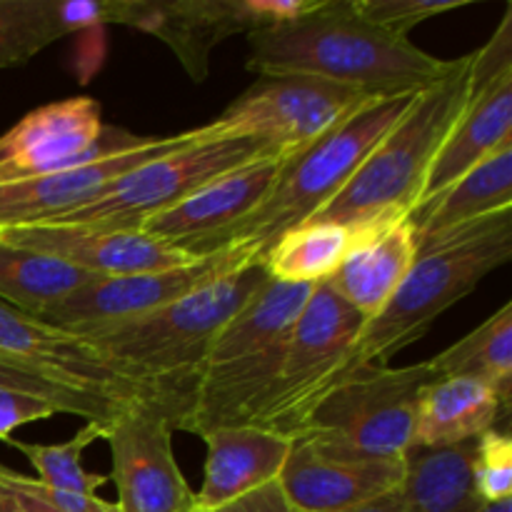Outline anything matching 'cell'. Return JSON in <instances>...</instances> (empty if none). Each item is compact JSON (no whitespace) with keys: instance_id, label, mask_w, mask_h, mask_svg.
Returning <instances> with one entry per match:
<instances>
[{"instance_id":"obj_1","label":"cell","mask_w":512,"mask_h":512,"mask_svg":"<svg viewBox=\"0 0 512 512\" xmlns=\"http://www.w3.org/2000/svg\"><path fill=\"white\" fill-rule=\"evenodd\" d=\"M248 70L260 78L308 75L348 85L363 95L420 93L453 70L350 10L348 0H323L313 13L248 33Z\"/></svg>"},{"instance_id":"obj_2","label":"cell","mask_w":512,"mask_h":512,"mask_svg":"<svg viewBox=\"0 0 512 512\" xmlns=\"http://www.w3.org/2000/svg\"><path fill=\"white\" fill-rule=\"evenodd\" d=\"M268 280L250 260L223 278L140 318L78 333L115 373L140 385L175 413V428L208 363L210 348L230 318Z\"/></svg>"},{"instance_id":"obj_3","label":"cell","mask_w":512,"mask_h":512,"mask_svg":"<svg viewBox=\"0 0 512 512\" xmlns=\"http://www.w3.org/2000/svg\"><path fill=\"white\" fill-rule=\"evenodd\" d=\"M510 258L512 210L488 215L418 243L413 268L408 270L388 305L375 318L365 320L348 363L343 365L335 383L353 370L385 365V360L418 343L445 310L473 293L485 275L498 270Z\"/></svg>"},{"instance_id":"obj_4","label":"cell","mask_w":512,"mask_h":512,"mask_svg":"<svg viewBox=\"0 0 512 512\" xmlns=\"http://www.w3.org/2000/svg\"><path fill=\"white\" fill-rule=\"evenodd\" d=\"M470 93V55L453 60V70L418 95L405 118L380 140L343 190L308 223L345 230L383 218L408 215L418 205L430 165L463 113Z\"/></svg>"},{"instance_id":"obj_5","label":"cell","mask_w":512,"mask_h":512,"mask_svg":"<svg viewBox=\"0 0 512 512\" xmlns=\"http://www.w3.org/2000/svg\"><path fill=\"white\" fill-rule=\"evenodd\" d=\"M420 93L365 98L320 138L295 150L293 160L265 203L228 235H223L218 250L228 245H248L255 250L258 260L263 258L265 250L280 235L308 223L348 185L375 145L413 108Z\"/></svg>"},{"instance_id":"obj_6","label":"cell","mask_w":512,"mask_h":512,"mask_svg":"<svg viewBox=\"0 0 512 512\" xmlns=\"http://www.w3.org/2000/svg\"><path fill=\"white\" fill-rule=\"evenodd\" d=\"M433 380L428 360L353 370L318 400L295 438L345 458H403L413 445L420 390Z\"/></svg>"},{"instance_id":"obj_7","label":"cell","mask_w":512,"mask_h":512,"mask_svg":"<svg viewBox=\"0 0 512 512\" xmlns=\"http://www.w3.org/2000/svg\"><path fill=\"white\" fill-rule=\"evenodd\" d=\"M278 150L283 148H275L260 138H220L205 123L183 148L138 165L95 200L60 215L53 225L140 230L155 215L180 205L195 190L213 183L220 175Z\"/></svg>"},{"instance_id":"obj_8","label":"cell","mask_w":512,"mask_h":512,"mask_svg":"<svg viewBox=\"0 0 512 512\" xmlns=\"http://www.w3.org/2000/svg\"><path fill=\"white\" fill-rule=\"evenodd\" d=\"M365 318L328 283L315 285L285 345L280 378L255 428L293 440L348 363Z\"/></svg>"},{"instance_id":"obj_9","label":"cell","mask_w":512,"mask_h":512,"mask_svg":"<svg viewBox=\"0 0 512 512\" xmlns=\"http://www.w3.org/2000/svg\"><path fill=\"white\" fill-rule=\"evenodd\" d=\"M148 143L118 125L103 123L100 103L90 95L35 108L0 135V185L43 178L93 160L128 153Z\"/></svg>"},{"instance_id":"obj_10","label":"cell","mask_w":512,"mask_h":512,"mask_svg":"<svg viewBox=\"0 0 512 512\" xmlns=\"http://www.w3.org/2000/svg\"><path fill=\"white\" fill-rule=\"evenodd\" d=\"M370 95L308 75L260 78L240 93L208 128L220 138H260L283 150H300L333 128Z\"/></svg>"},{"instance_id":"obj_11","label":"cell","mask_w":512,"mask_h":512,"mask_svg":"<svg viewBox=\"0 0 512 512\" xmlns=\"http://www.w3.org/2000/svg\"><path fill=\"white\" fill-rule=\"evenodd\" d=\"M175 413L158 400L123 405L105 425L118 512H190L195 493L173 453Z\"/></svg>"},{"instance_id":"obj_12","label":"cell","mask_w":512,"mask_h":512,"mask_svg":"<svg viewBox=\"0 0 512 512\" xmlns=\"http://www.w3.org/2000/svg\"><path fill=\"white\" fill-rule=\"evenodd\" d=\"M250 260H258L253 248L228 245V248L200 255L193 263L178 265V268L118 275V278H93L83 288L70 293L68 298L50 305L38 320L73 335L123 323V320L140 318L163 305L175 303L183 295L223 278L225 273L250 263Z\"/></svg>"},{"instance_id":"obj_13","label":"cell","mask_w":512,"mask_h":512,"mask_svg":"<svg viewBox=\"0 0 512 512\" xmlns=\"http://www.w3.org/2000/svg\"><path fill=\"white\" fill-rule=\"evenodd\" d=\"M293 155L295 150H278L230 170L195 190L180 205L155 215L140 230L190 255L215 253L223 235L265 203Z\"/></svg>"},{"instance_id":"obj_14","label":"cell","mask_w":512,"mask_h":512,"mask_svg":"<svg viewBox=\"0 0 512 512\" xmlns=\"http://www.w3.org/2000/svg\"><path fill=\"white\" fill-rule=\"evenodd\" d=\"M195 135H198V128L175 135H153L148 143L128 153L110 155V158L93 160V163L43 175V178L0 185V230L53 223L60 215L78 210L80 205L98 198L115 180L138 165L183 148Z\"/></svg>"},{"instance_id":"obj_15","label":"cell","mask_w":512,"mask_h":512,"mask_svg":"<svg viewBox=\"0 0 512 512\" xmlns=\"http://www.w3.org/2000/svg\"><path fill=\"white\" fill-rule=\"evenodd\" d=\"M0 240L18 248L55 255L95 278L155 273V270L178 268L200 258V255H190L175 245L163 243L143 230H105L48 223L0 230Z\"/></svg>"},{"instance_id":"obj_16","label":"cell","mask_w":512,"mask_h":512,"mask_svg":"<svg viewBox=\"0 0 512 512\" xmlns=\"http://www.w3.org/2000/svg\"><path fill=\"white\" fill-rule=\"evenodd\" d=\"M403 475V458H345L293 438L278 483L298 510L343 512L398 490Z\"/></svg>"},{"instance_id":"obj_17","label":"cell","mask_w":512,"mask_h":512,"mask_svg":"<svg viewBox=\"0 0 512 512\" xmlns=\"http://www.w3.org/2000/svg\"><path fill=\"white\" fill-rule=\"evenodd\" d=\"M0 355L23 360L73 388L88 390V393L103 395L118 403L158 400L148 390L108 368V363L83 338L40 323L10 308L3 300H0Z\"/></svg>"},{"instance_id":"obj_18","label":"cell","mask_w":512,"mask_h":512,"mask_svg":"<svg viewBox=\"0 0 512 512\" xmlns=\"http://www.w3.org/2000/svg\"><path fill=\"white\" fill-rule=\"evenodd\" d=\"M125 25L163 40L195 83L208 78L220 40L258 30L250 0H130Z\"/></svg>"},{"instance_id":"obj_19","label":"cell","mask_w":512,"mask_h":512,"mask_svg":"<svg viewBox=\"0 0 512 512\" xmlns=\"http://www.w3.org/2000/svg\"><path fill=\"white\" fill-rule=\"evenodd\" d=\"M418 258V240L408 215L375 220L350 230L343 263L328 285L365 320L388 305L398 285Z\"/></svg>"},{"instance_id":"obj_20","label":"cell","mask_w":512,"mask_h":512,"mask_svg":"<svg viewBox=\"0 0 512 512\" xmlns=\"http://www.w3.org/2000/svg\"><path fill=\"white\" fill-rule=\"evenodd\" d=\"M512 140V73L470 83L468 103L430 165L418 205L430 203L455 180ZM415 205V208H418Z\"/></svg>"},{"instance_id":"obj_21","label":"cell","mask_w":512,"mask_h":512,"mask_svg":"<svg viewBox=\"0 0 512 512\" xmlns=\"http://www.w3.org/2000/svg\"><path fill=\"white\" fill-rule=\"evenodd\" d=\"M203 485L195 508L213 512L280 478L293 440L255 425H228L205 435Z\"/></svg>"},{"instance_id":"obj_22","label":"cell","mask_w":512,"mask_h":512,"mask_svg":"<svg viewBox=\"0 0 512 512\" xmlns=\"http://www.w3.org/2000/svg\"><path fill=\"white\" fill-rule=\"evenodd\" d=\"M510 408L488 383L478 378H435L420 390L413 445H445L478 440L485 430L508 420Z\"/></svg>"},{"instance_id":"obj_23","label":"cell","mask_w":512,"mask_h":512,"mask_svg":"<svg viewBox=\"0 0 512 512\" xmlns=\"http://www.w3.org/2000/svg\"><path fill=\"white\" fill-rule=\"evenodd\" d=\"M503 210H512V140L455 180L438 198L410 210L408 218L415 228V240L423 243Z\"/></svg>"},{"instance_id":"obj_24","label":"cell","mask_w":512,"mask_h":512,"mask_svg":"<svg viewBox=\"0 0 512 512\" xmlns=\"http://www.w3.org/2000/svg\"><path fill=\"white\" fill-rule=\"evenodd\" d=\"M403 460L400 493L410 512H478L485 505L475 490V440L445 448L410 445Z\"/></svg>"},{"instance_id":"obj_25","label":"cell","mask_w":512,"mask_h":512,"mask_svg":"<svg viewBox=\"0 0 512 512\" xmlns=\"http://www.w3.org/2000/svg\"><path fill=\"white\" fill-rule=\"evenodd\" d=\"M315 285H290L265 280L263 288L225 323L210 348L208 363L220 365L248 355L263 353L273 345L285 343L308 303Z\"/></svg>"},{"instance_id":"obj_26","label":"cell","mask_w":512,"mask_h":512,"mask_svg":"<svg viewBox=\"0 0 512 512\" xmlns=\"http://www.w3.org/2000/svg\"><path fill=\"white\" fill-rule=\"evenodd\" d=\"M93 278L55 255L0 240V300L30 318L38 320L50 305L68 298Z\"/></svg>"},{"instance_id":"obj_27","label":"cell","mask_w":512,"mask_h":512,"mask_svg":"<svg viewBox=\"0 0 512 512\" xmlns=\"http://www.w3.org/2000/svg\"><path fill=\"white\" fill-rule=\"evenodd\" d=\"M435 378H478L512 405V303L428 360Z\"/></svg>"},{"instance_id":"obj_28","label":"cell","mask_w":512,"mask_h":512,"mask_svg":"<svg viewBox=\"0 0 512 512\" xmlns=\"http://www.w3.org/2000/svg\"><path fill=\"white\" fill-rule=\"evenodd\" d=\"M350 230L330 223H303L280 235L260 258L270 280L290 285L328 283L343 263Z\"/></svg>"},{"instance_id":"obj_29","label":"cell","mask_w":512,"mask_h":512,"mask_svg":"<svg viewBox=\"0 0 512 512\" xmlns=\"http://www.w3.org/2000/svg\"><path fill=\"white\" fill-rule=\"evenodd\" d=\"M105 425L103 423H85L68 443L63 445H38L23 443V440L10 438L8 445L23 453L28 463L38 473V483L48 485L53 490H65V493L78 495H95L98 488L108 483L105 475L88 473L83 468V453L93 443L103 440Z\"/></svg>"},{"instance_id":"obj_30","label":"cell","mask_w":512,"mask_h":512,"mask_svg":"<svg viewBox=\"0 0 512 512\" xmlns=\"http://www.w3.org/2000/svg\"><path fill=\"white\" fill-rule=\"evenodd\" d=\"M0 390H18V393L38 395V398H45L53 405H58L60 413L83 418L85 423L108 425L113 420V415L123 405H128L103 398V395L88 393V390L73 388V385L43 373L35 365L8 358V355H0Z\"/></svg>"},{"instance_id":"obj_31","label":"cell","mask_w":512,"mask_h":512,"mask_svg":"<svg viewBox=\"0 0 512 512\" xmlns=\"http://www.w3.org/2000/svg\"><path fill=\"white\" fill-rule=\"evenodd\" d=\"M60 38L55 0H0V70L28 63Z\"/></svg>"},{"instance_id":"obj_32","label":"cell","mask_w":512,"mask_h":512,"mask_svg":"<svg viewBox=\"0 0 512 512\" xmlns=\"http://www.w3.org/2000/svg\"><path fill=\"white\" fill-rule=\"evenodd\" d=\"M350 10L365 23L398 38H410V30L435 15L465 8L470 0H348Z\"/></svg>"},{"instance_id":"obj_33","label":"cell","mask_w":512,"mask_h":512,"mask_svg":"<svg viewBox=\"0 0 512 512\" xmlns=\"http://www.w3.org/2000/svg\"><path fill=\"white\" fill-rule=\"evenodd\" d=\"M473 475L483 503L512 498V438L508 430L490 428L475 440Z\"/></svg>"},{"instance_id":"obj_34","label":"cell","mask_w":512,"mask_h":512,"mask_svg":"<svg viewBox=\"0 0 512 512\" xmlns=\"http://www.w3.org/2000/svg\"><path fill=\"white\" fill-rule=\"evenodd\" d=\"M55 415H60V408L50 400L30 393H18V390H0V440L3 443H8L15 430L23 428V425L50 420Z\"/></svg>"},{"instance_id":"obj_35","label":"cell","mask_w":512,"mask_h":512,"mask_svg":"<svg viewBox=\"0 0 512 512\" xmlns=\"http://www.w3.org/2000/svg\"><path fill=\"white\" fill-rule=\"evenodd\" d=\"M0 512H60L25 485V475L0 465Z\"/></svg>"},{"instance_id":"obj_36","label":"cell","mask_w":512,"mask_h":512,"mask_svg":"<svg viewBox=\"0 0 512 512\" xmlns=\"http://www.w3.org/2000/svg\"><path fill=\"white\" fill-rule=\"evenodd\" d=\"M25 485L38 495L40 500L50 505V508L60 512H118L115 503H105L98 495H78V493H65V490H53L48 485L38 483L35 478L25 475Z\"/></svg>"},{"instance_id":"obj_37","label":"cell","mask_w":512,"mask_h":512,"mask_svg":"<svg viewBox=\"0 0 512 512\" xmlns=\"http://www.w3.org/2000/svg\"><path fill=\"white\" fill-rule=\"evenodd\" d=\"M213 512H303L295 508L288 500V495L283 493L278 480L263 485V488L253 490V493L243 495V498L233 500V503L223 505V508Z\"/></svg>"},{"instance_id":"obj_38","label":"cell","mask_w":512,"mask_h":512,"mask_svg":"<svg viewBox=\"0 0 512 512\" xmlns=\"http://www.w3.org/2000/svg\"><path fill=\"white\" fill-rule=\"evenodd\" d=\"M343 512H410V510H408V505H405L403 493H400V488H398V490H393V493L380 495V498L368 500V503L355 505V508L343 510Z\"/></svg>"},{"instance_id":"obj_39","label":"cell","mask_w":512,"mask_h":512,"mask_svg":"<svg viewBox=\"0 0 512 512\" xmlns=\"http://www.w3.org/2000/svg\"><path fill=\"white\" fill-rule=\"evenodd\" d=\"M478 512H512V498L500 500V503H485Z\"/></svg>"},{"instance_id":"obj_40","label":"cell","mask_w":512,"mask_h":512,"mask_svg":"<svg viewBox=\"0 0 512 512\" xmlns=\"http://www.w3.org/2000/svg\"><path fill=\"white\" fill-rule=\"evenodd\" d=\"M190 512H205V510H198V508H195V510H190Z\"/></svg>"}]
</instances>
